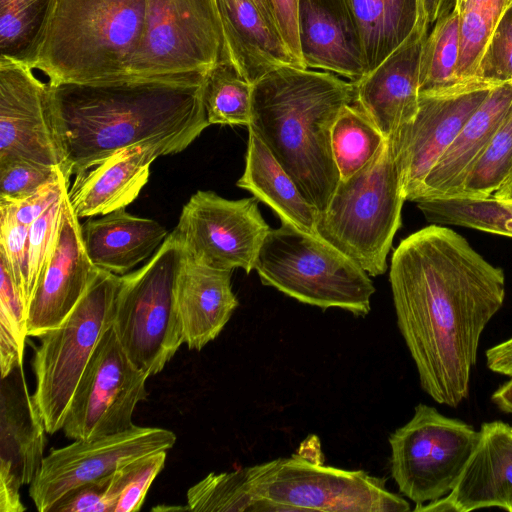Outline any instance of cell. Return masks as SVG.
I'll use <instances>...</instances> for the list:
<instances>
[{"instance_id": "cell-1", "label": "cell", "mask_w": 512, "mask_h": 512, "mask_svg": "<svg viewBox=\"0 0 512 512\" xmlns=\"http://www.w3.org/2000/svg\"><path fill=\"white\" fill-rule=\"evenodd\" d=\"M389 281L422 389L456 408L468 396L482 332L504 303L503 270L456 231L431 224L400 242Z\"/></svg>"}, {"instance_id": "cell-2", "label": "cell", "mask_w": 512, "mask_h": 512, "mask_svg": "<svg viewBox=\"0 0 512 512\" xmlns=\"http://www.w3.org/2000/svg\"><path fill=\"white\" fill-rule=\"evenodd\" d=\"M204 79L128 77L49 85L66 178L144 141L170 140L187 148L210 125Z\"/></svg>"}, {"instance_id": "cell-3", "label": "cell", "mask_w": 512, "mask_h": 512, "mask_svg": "<svg viewBox=\"0 0 512 512\" xmlns=\"http://www.w3.org/2000/svg\"><path fill=\"white\" fill-rule=\"evenodd\" d=\"M354 99L353 82L293 65L278 67L253 84L247 127L318 213L326 209L340 181L332 127Z\"/></svg>"}, {"instance_id": "cell-4", "label": "cell", "mask_w": 512, "mask_h": 512, "mask_svg": "<svg viewBox=\"0 0 512 512\" xmlns=\"http://www.w3.org/2000/svg\"><path fill=\"white\" fill-rule=\"evenodd\" d=\"M187 508L209 512H407L385 480L323 464L302 449L291 457L211 472L187 491Z\"/></svg>"}, {"instance_id": "cell-5", "label": "cell", "mask_w": 512, "mask_h": 512, "mask_svg": "<svg viewBox=\"0 0 512 512\" xmlns=\"http://www.w3.org/2000/svg\"><path fill=\"white\" fill-rule=\"evenodd\" d=\"M146 0H56L32 69L50 86L129 77Z\"/></svg>"}, {"instance_id": "cell-6", "label": "cell", "mask_w": 512, "mask_h": 512, "mask_svg": "<svg viewBox=\"0 0 512 512\" xmlns=\"http://www.w3.org/2000/svg\"><path fill=\"white\" fill-rule=\"evenodd\" d=\"M406 200L391 143L351 177L340 180L316 233L370 276L387 270V256L401 226Z\"/></svg>"}, {"instance_id": "cell-7", "label": "cell", "mask_w": 512, "mask_h": 512, "mask_svg": "<svg viewBox=\"0 0 512 512\" xmlns=\"http://www.w3.org/2000/svg\"><path fill=\"white\" fill-rule=\"evenodd\" d=\"M254 270L262 284L304 304L356 316L370 312L375 292L370 275L320 236L290 224L270 229Z\"/></svg>"}, {"instance_id": "cell-8", "label": "cell", "mask_w": 512, "mask_h": 512, "mask_svg": "<svg viewBox=\"0 0 512 512\" xmlns=\"http://www.w3.org/2000/svg\"><path fill=\"white\" fill-rule=\"evenodd\" d=\"M120 277L96 268L70 314L37 337L40 342L32 360L36 384L32 396L49 434L62 430L77 384L101 337L113 325Z\"/></svg>"}, {"instance_id": "cell-9", "label": "cell", "mask_w": 512, "mask_h": 512, "mask_svg": "<svg viewBox=\"0 0 512 512\" xmlns=\"http://www.w3.org/2000/svg\"><path fill=\"white\" fill-rule=\"evenodd\" d=\"M183 248L170 232L141 268L120 277L113 328L133 363L153 376L184 343L176 301Z\"/></svg>"}, {"instance_id": "cell-10", "label": "cell", "mask_w": 512, "mask_h": 512, "mask_svg": "<svg viewBox=\"0 0 512 512\" xmlns=\"http://www.w3.org/2000/svg\"><path fill=\"white\" fill-rule=\"evenodd\" d=\"M229 59L215 0H146L142 39L129 77L182 78Z\"/></svg>"}, {"instance_id": "cell-11", "label": "cell", "mask_w": 512, "mask_h": 512, "mask_svg": "<svg viewBox=\"0 0 512 512\" xmlns=\"http://www.w3.org/2000/svg\"><path fill=\"white\" fill-rule=\"evenodd\" d=\"M480 437L471 425L420 403L412 418L389 436L391 475L416 505L450 493Z\"/></svg>"}, {"instance_id": "cell-12", "label": "cell", "mask_w": 512, "mask_h": 512, "mask_svg": "<svg viewBox=\"0 0 512 512\" xmlns=\"http://www.w3.org/2000/svg\"><path fill=\"white\" fill-rule=\"evenodd\" d=\"M150 377L123 348L113 325L103 334L71 398L62 431L90 441L133 427L137 404L146 400Z\"/></svg>"}, {"instance_id": "cell-13", "label": "cell", "mask_w": 512, "mask_h": 512, "mask_svg": "<svg viewBox=\"0 0 512 512\" xmlns=\"http://www.w3.org/2000/svg\"><path fill=\"white\" fill-rule=\"evenodd\" d=\"M256 197L225 199L198 190L183 206L171 232L187 259L215 269L249 274L270 231Z\"/></svg>"}, {"instance_id": "cell-14", "label": "cell", "mask_w": 512, "mask_h": 512, "mask_svg": "<svg viewBox=\"0 0 512 512\" xmlns=\"http://www.w3.org/2000/svg\"><path fill=\"white\" fill-rule=\"evenodd\" d=\"M499 84L473 77L420 93L414 120L388 139L406 200L415 201L430 170L490 90Z\"/></svg>"}, {"instance_id": "cell-15", "label": "cell", "mask_w": 512, "mask_h": 512, "mask_svg": "<svg viewBox=\"0 0 512 512\" xmlns=\"http://www.w3.org/2000/svg\"><path fill=\"white\" fill-rule=\"evenodd\" d=\"M175 443L176 435L170 430L137 425L95 440H74L45 456L29 486L30 498L38 511L49 512L73 489L104 478L138 457L168 451Z\"/></svg>"}, {"instance_id": "cell-16", "label": "cell", "mask_w": 512, "mask_h": 512, "mask_svg": "<svg viewBox=\"0 0 512 512\" xmlns=\"http://www.w3.org/2000/svg\"><path fill=\"white\" fill-rule=\"evenodd\" d=\"M26 160L63 169L49 84L27 65L0 58V163Z\"/></svg>"}, {"instance_id": "cell-17", "label": "cell", "mask_w": 512, "mask_h": 512, "mask_svg": "<svg viewBox=\"0 0 512 512\" xmlns=\"http://www.w3.org/2000/svg\"><path fill=\"white\" fill-rule=\"evenodd\" d=\"M47 433L29 393L23 366L0 385V512H23L20 488L31 484L42 466Z\"/></svg>"}, {"instance_id": "cell-18", "label": "cell", "mask_w": 512, "mask_h": 512, "mask_svg": "<svg viewBox=\"0 0 512 512\" xmlns=\"http://www.w3.org/2000/svg\"><path fill=\"white\" fill-rule=\"evenodd\" d=\"M95 270L67 192L55 245L28 306V336L39 337L61 324L86 292Z\"/></svg>"}, {"instance_id": "cell-19", "label": "cell", "mask_w": 512, "mask_h": 512, "mask_svg": "<svg viewBox=\"0 0 512 512\" xmlns=\"http://www.w3.org/2000/svg\"><path fill=\"white\" fill-rule=\"evenodd\" d=\"M185 149L170 140L144 141L117 150L76 174L68 189L75 215L80 219L126 208L148 182L154 160Z\"/></svg>"}, {"instance_id": "cell-20", "label": "cell", "mask_w": 512, "mask_h": 512, "mask_svg": "<svg viewBox=\"0 0 512 512\" xmlns=\"http://www.w3.org/2000/svg\"><path fill=\"white\" fill-rule=\"evenodd\" d=\"M428 33L417 27L376 68L353 82L354 102L388 140L415 118L419 106L421 52Z\"/></svg>"}, {"instance_id": "cell-21", "label": "cell", "mask_w": 512, "mask_h": 512, "mask_svg": "<svg viewBox=\"0 0 512 512\" xmlns=\"http://www.w3.org/2000/svg\"><path fill=\"white\" fill-rule=\"evenodd\" d=\"M300 53L306 68L356 82L368 73L358 26L347 0H298Z\"/></svg>"}, {"instance_id": "cell-22", "label": "cell", "mask_w": 512, "mask_h": 512, "mask_svg": "<svg viewBox=\"0 0 512 512\" xmlns=\"http://www.w3.org/2000/svg\"><path fill=\"white\" fill-rule=\"evenodd\" d=\"M479 441L454 488L456 512L498 507L512 512V427L496 420L480 428Z\"/></svg>"}, {"instance_id": "cell-23", "label": "cell", "mask_w": 512, "mask_h": 512, "mask_svg": "<svg viewBox=\"0 0 512 512\" xmlns=\"http://www.w3.org/2000/svg\"><path fill=\"white\" fill-rule=\"evenodd\" d=\"M232 271L184 259L176 284V301L183 340L201 350L224 329L238 300L231 287Z\"/></svg>"}, {"instance_id": "cell-24", "label": "cell", "mask_w": 512, "mask_h": 512, "mask_svg": "<svg viewBox=\"0 0 512 512\" xmlns=\"http://www.w3.org/2000/svg\"><path fill=\"white\" fill-rule=\"evenodd\" d=\"M512 107V81L492 88L425 178L415 203L457 197L479 155Z\"/></svg>"}, {"instance_id": "cell-25", "label": "cell", "mask_w": 512, "mask_h": 512, "mask_svg": "<svg viewBox=\"0 0 512 512\" xmlns=\"http://www.w3.org/2000/svg\"><path fill=\"white\" fill-rule=\"evenodd\" d=\"M215 1L228 58L250 83L281 66L300 67L278 28L252 0Z\"/></svg>"}, {"instance_id": "cell-26", "label": "cell", "mask_w": 512, "mask_h": 512, "mask_svg": "<svg viewBox=\"0 0 512 512\" xmlns=\"http://www.w3.org/2000/svg\"><path fill=\"white\" fill-rule=\"evenodd\" d=\"M81 232L91 263L119 276L151 258L169 235L157 221L134 216L125 208L85 221Z\"/></svg>"}, {"instance_id": "cell-27", "label": "cell", "mask_w": 512, "mask_h": 512, "mask_svg": "<svg viewBox=\"0 0 512 512\" xmlns=\"http://www.w3.org/2000/svg\"><path fill=\"white\" fill-rule=\"evenodd\" d=\"M248 131L245 170L236 185L268 205L281 223L317 235L318 211L302 196L261 139L250 128Z\"/></svg>"}, {"instance_id": "cell-28", "label": "cell", "mask_w": 512, "mask_h": 512, "mask_svg": "<svg viewBox=\"0 0 512 512\" xmlns=\"http://www.w3.org/2000/svg\"><path fill=\"white\" fill-rule=\"evenodd\" d=\"M360 33L368 73L413 33L418 0H347Z\"/></svg>"}, {"instance_id": "cell-29", "label": "cell", "mask_w": 512, "mask_h": 512, "mask_svg": "<svg viewBox=\"0 0 512 512\" xmlns=\"http://www.w3.org/2000/svg\"><path fill=\"white\" fill-rule=\"evenodd\" d=\"M56 0H0V58L32 68Z\"/></svg>"}, {"instance_id": "cell-30", "label": "cell", "mask_w": 512, "mask_h": 512, "mask_svg": "<svg viewBox=\"0 0 512 512\" xmlns=\"http://www.w3.org/2000/svg\"><path fill=\"white\" fill-rule=\"evenodd\" d=\"M432 224L455 225L512 237V202L488 197H444L416 202Z\"/></svg>"}, {"instance_id": "cell-31", "label": "cell", "mask_w": 512, "mask_h": 512, "mask_svg": "<svg viewBox=\"0 0 512 512\" xmlns=\"http://www.w3.org/2000/svg\"><path fill=\"white\" fill-rule=\"evenodd\" d=\"M253 84L229 59L219 61L205 75L203 104L209 124L246 125L251 121Z\"/></svg>"}, {"instance_id": "cell-32", "label": "cell", "mask_w": 512, "mask_h": 512, "mask_svg": "<svg viewBox=\"0 0 512 512\" xmlns=\"http://www.w3.org/2000/svg\"><path fill=\"white\" fill-rule=\"evenodd\" d=\"M386 139L370 118L355 103L346 105L335 120L331 146L340 180L364 167Z\"/></svg>"}, {"instance_id": "cell-33", "label": "cell", "mask_w": 512, "mask_h": 512, "mask_svg": "<svg viewBox=\"0 0 512 512\" xmlns=\"http://www.w3.org/2000/svg\"><path fill=\"white\" fill-rule=\"evenodd\" d=\"M460 53V15L452 6L434 23L424 40L419 69V92L451 86L457 77Z\"/></svg>"}, {"instance_id": "cell-34", "label": "cell", "mask_w": 512, "mask_h": 512, "mask_svg": "<svg viewBox=\"0 0 512 512\" xmlns=\"http://www.w3.org/2000/svg\"><path fill=\"white\" fill-rule=\"evenodd\" d=\"M512 169V107L471 166L457 197L493 195Z\"/></svg>"}, {"instance_id": "cell-35", "label": "cell", "mask_w": 512, "mask_h": 512, "mask_svg": "<svg viewBox=\"0 0 512 512\" xmlns=\"http://www.w3.org/2000/svg\"><path fill=\"white\" fill-rule=\"evenodd\" d=\"M28 229L20 223L11 201L0 199V253L5 257L25 305L32 298L28 254Z\"/></svg>"}, {"instance_id": "cell-36", "label": "cell", "mask_w": 512, "mask_h": 512, "mask_svg": "<svg viewBox=\"0 0 512 512\" xmlns=\"http://www.w3.org/2000/svg\"><path fill=\"white\" fill-rule=\"evenodd\" d=\"M460 15V53L457 77L465 80L476 77L478 65L496 24L502 14L494 11L467 8Z\"/></svg>"}, {"instance_id": "cell-37", "label": "cell", "mask_w": 512, "mask_h": 512, "mask_svg": "<svg viewBox=\"0 0 512 512\" xmlns=\"http://www.w3.org/2000/svg\"><path fill=\"white\" fill-rule=\"evenodd\" d=\"M167 451H159L133 459L121 466V493L114 512L139 511L147 492L164 468Z\"/></svg>"}, {"instance_id": "cell-38", "label": "cell", "mask_w": 512, "mask_h": 512, "mask_svg": "<svg viewBox=\"0 0 512 512\" xmlns=\"http://www.w3.org/2000/svg\"><path fill=\"white\" fill-rule=\"evenodd\" d=\"M476 77L495 83L512 81V5L499 18L481 57Z\"/></svg>"}, {"instance_id": "cell-39", "label": "cell", "mask_w": 512, "mask_h": 512, "mask_svg": "<svg viewBox=\"0 0 512 512\" xmlns=\"http://www.w3.org/2000/svg\"><path fill=\"white\" fill-rule=\"evenodd\" d=\"M60 166L18 160L0 163V199L18 201L54 179Z\"/></svg>"}, {"instance_id": "cell-40", "label": "cell", "mask_w": 512, "mask_h": 512, "mask_svg": "<svg viewBox=\"0 0 512 512\" xmlns=\"http://www.w3.org/2000/svg\"><path fill=\"white\" fill-rule=\"evenodd\" d=\"M67 192L68 190L29 226L28 254L32 295L55 245Z\"/></svg>"}, {"instance_id": "cell-41", "label": "cell", "mask_w": 512, "mask_h": 512, "mask_svg": "<svg viewBox=\"0 0 512 512\" xmlns=\"http://www.w3.org/2000/svg\"><path fill=\"white\" fill-rule=\"evenodd\" d=\"M28 309L15 284L5 257L0 253V326L8 329L25 348Z\"/></svg>"}, {"instance_id": "cell-42", "label": "cell", "mask_w": 512, "mask_h": 512, "mask_svg": "<svg viewBox=\"0 0 512 512\" xmlns=\"http://www.w3.org/2000/svg\"><path fill=\"white\" fill-rule=\"evenodd\" d=\"M111 474L81 485L57 501L49 512H110L107 503Z\"/></svg>"}, {"instance_id": "cell-43", "label": "cell", "mask_w": 512, "mask_h": 512, "mask_svg": "<svg viewBox=\"0 0 512 512\" xmlns=\"http://www.w3.org/2000/svg\"><path fill=\"white\" fill-rule=\"evenodd\" d=\"M69 187L70 180L66 178L64 172L61 170L54 179L41 186L30 196L18 201H11L14 205L17 220L26 226H30L59 199Z\"/></svg>"}, {"instance_id": "cell-44", "label": "cell", "mask_w": 512, "mask_h": 512, "mask_svg": "<svg viewBox=\"0 0 512 512\" xmlns=\"http://www.w3.org/2000/svg\"><path fill=\"white\" fill-rule=\"evenodd\" d=\"M276 24L290 52L302 68L297 26L298 0H271Z\"/></svg>"}, {"instance_id": "cell-45", "label": "cell", "mask_w": 512, "mask_h": 512, "mask_svg": "<svg viewBox=\"0 0 512 512\" xmlns=\"http://www.w3.org/2000/svg\"><path fill=\"white\" fill-rule=\"evenodd\" d=\"M485 355L491 371L512 377V337L489 348Z\"/></svg>"}, {"instance_id": "cell-46", "label": "cell", "mask_w": 512, "mask_h": 512, "mask_svg": "<svg viewBox=\"0 0 512 512\" xmlns=\"http://www.w3.org/2000/svg\"><path fill=\"white\" fill-rule=\"evenodd\" d=\"M453 5L449 0H418V22L417 28L428 33L430 25Z\"/></svg>"}, {"instance_id": "cell-47", "label": "cell", "mask_w": 512, "mask_h": 512, "mask_svg": "<svg viewBox=\"0 0 512 512\" xmlns=\"http://www.w3.org/2000/svg\"><path fill=\"white\" fill-rule=\"evenodd\" d=\"M510 5L512 0H453V6L457 11L478 8L502 14Z\"/></svg>"}, {"instance_id": "cell-48", "label": "cell", "mask_w": 512, "mask_h": 512, "mask_svg": "<svg viewBox=\"0 0 512 512\" xmlns=\"http://www.w3.org/2000/svg\"><path fill=\"white\" fill-rule=\"evenodd\" d=\"M491 399L501 411L512 414V377L495 390Z\"/></svg>"}, {"instance_id": "cell-49", "label": "cell", "mask_w": 512, "mask_h": 512, "mask_svg": "<svg viewBox=\"0 0 512 512\" xmlns=\"http://www.w3.org/2000/svg\"><path fill=\"white\" fill-rule=\"evenodd\" d=\"M414 511L418 512H456L448 495L430 501L427 504L416 505Z\"/></svg>"}, {"instance_id": "cell-50", "label": "cell", "mask_w": 512, "mask_h": 512, "mask_svg": "<svg viewBox=\"0 0 512 512\" xmlns=\"http://www.w3.org/2000/svg\"><path fill=\"white\" fill-rule=\"evenodd\" d=\"M493 196L499 200L512 202V169Z\"/></svg>"}, {"instance_id": "cell-51", "label": "cell", "mask_w": 512, "mask_h": 512, "mask_svg": "<svg viewBox=\"0 0 512 512\" xmlns=\"http://www.w3.org/2000/svg\"><path fill=\"white\" fill-rule=\"evenodd\" d=\"M263 16L277 27L271 0H252ZM278 28V27H277Z\"/></svg>"}]
</instances>
